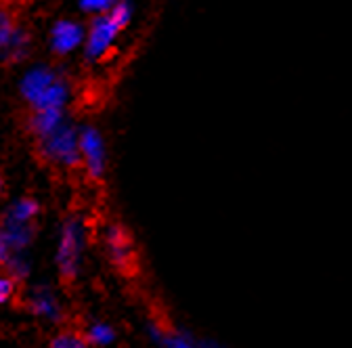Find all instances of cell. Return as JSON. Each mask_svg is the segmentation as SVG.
<instances>
[{
  "label": "cell",
  "mask_w": 352,
  "mask_h": 348,
  "mask_svg": "<svg viewBox=\"0 0 352 348\" xmlns=\"http://www.w3.org/2000/svg\"><path fill=\"white\" fill-rule=\"evenodd\" d=\"M9 263V246H7V237L0 231V269H5Z\"/></svg>",
  "instance_id": "277c9868"
},
{
  "label": "cell",
  "mask_w": 352,
  "mask_h": 348,
  "mask_svg": "<svg viewBox=\"0 0 352 348\" xmlns=\"http://www.w3.org/2000/svg\"><path fill=\"white\" fill-rule=\"evenodd\" d=\"M28 11L25 3H15V0H0V51H5L15 34L23 23V15Z\"/></svg>",
  "instance_id": "6da1fadb"
},
{
  "label": "cell",
  "mask_w": 352,
  "mask_h": 348,
  "mask_svg": "<svg viewBox=\"0 0 352 348\" xmlns=\"http://www.w3.org/2000/svg\"><path fill=\"white\" fill-rule=\"evenodd\" d=\"M51 348H91V346H88L86 334L78 329H65L55 336V340L51 342Z\"/></svg>",
  "instance_id": "7a4b0ae2"
},
{
  "label": "cell",
  "mask_w": 352,
  "mask_h": 348,
  "mask_svg": "<svg viewBox=\"0 0 352 348\" xmlns=\"http://www.w3.org/2000/svg\"><path fill=\"white\" fill-rule=\"evenodd\" d=\"M7 193V181H5V174L3 170H0V197H3Z\"/></svg>",
  "instance_id": "5b68a950"
},
{
  "label": "cell",
  "mask_w": 352,
  "mask_h": 348,
  "mask_svg": "<svg viewBox=\"0 0 352 348\" xmlns=\"http://www.w3.org/2000/svg\"><path fill=\"white\" fill-rule=\"evenodd\" d=\"M15 287H17V283H15V279L7 273V269H0V307H3V304H7V302L13 298Z\"/></svg>",
  "instance_id": "3957f363"
}]
</instances>
